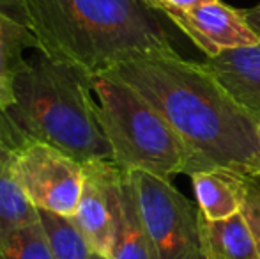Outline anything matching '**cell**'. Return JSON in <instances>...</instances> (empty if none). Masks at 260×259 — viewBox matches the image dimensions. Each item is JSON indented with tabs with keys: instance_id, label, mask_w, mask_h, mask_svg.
Segmentation results:
<instances>
[{
	"instance_id": "obj_1",
	"label": "cell",
	"mask_w": 260,
	"mask_h": 259,
	"mask_svg": "<svg viewBox=\"0 0 260 259\" xmlns=\"http://www.w3.org/2000/svg\"><path fill=\"white\" fill-rule=\"evenodd\" d=\"M106 76L137 91L177 131L191 153L188 176L216 167L258 172L257 121L204 63L157 53L126 61Z\"/></svg>"
},
{
	"instance_id": "obj_2",
	"label": "cell",
	"mask_w": 260,
	"mask_h": 259,
	"mask_svg": "<svg viewBox=\"0 0 260 259\" xmlns=\"http://www.w3.org/2000/svg\"><path fill=\"white\" fill-rule=\"evenodd\" d=\"M38 52L92 82L144 55L174 53L159 13L147 0H11Z\"/></svg>"
},
{
	"instance_id": "obj_3",
	"label": "cell",
	"mask_w": 260,
	"mask_h": 259,
	"mask_svg": "<svg viewBox=\"0 0 260 259\" xmlns=\"http://www.w3.org/2000/svg\"><path fill=\"white\" fill-rule=\"evenodd\" d=\"M92 93L90 80L39 53L18 73L14 103L6 114L25 135L60 149L76 162L112 160Z\"/></svg>"
},
{
	"instance_id": "obj_4",
	"label": "cell",
	"mask_w": 260,
	"mask_h": 259,
	"mask_svg": "<svg viewBox=\"0 0 260 259\" xmlns=\"http://www.w3.org/2000/svg\"><path fill=\"white\" fill-rule=\"evenodd\" d=\"M92 91L112 162L119 169L140 170L165 181L188 174L191 153L144 96L106 75L92 80Z\"/></svg>"
},
{
	"instance_id": "obj_5",
	"label": "cell",
	"mask_w": 260,
	"mask_h": 259,
	"mask_svg": "<svg viewBox=\"0 0 260 259\" xmlns=\"http://www.w3.org/2000/svg\"><path fill=\"white\" fill-rule=\"evenodd\" d=\"M7 165L39 211L75 217L85 181L83 163L53 146L21 133L9 149Z\"/></svg>"
},
{
	"instance_id": "obj_6",
	"label": "cell",
	"mask_w": 260,
	"mask_h": 259,
	"mask_svg": "<svg viewBox=\"0 0 260 259\" xmlns=\"http://www.w3.org/2000/svg\"><path fill=\"white\" fill-rule=\"evenodd\" d=\"M129 174L156 257L206 259L200 242L199 208L186 199L172 181L140 170Z\"/></svg>"
},
{
	"instance_id": "obj_7",
	"label": "cell",
	"mask_w": 260,
	"mask_h": 259,
	"mask_svg": "<svg viewBox=\"0 0 260 259\" xmlns=\"http://www.w3.org/2000/svg\"><path fill=\"white\" fill-rule=\"evenodd\" d=\"M179 31H182L206 57H216L225 50L260 43L243 11L221 0H204L191 7H157Z\"/></svg>"
},
{
	"instance_id": "obj_8",
	"label": "cell",
	"mask_w": 260,
	"mask_h": 259,
	"mask_svg": "<svg viewBox=\"0 0 260 259\" xmlns=\"http://www.w3.org/2000/svg\"><path fill=\"white\" fill-rule=\"evenodd\" d=\"M85 181L73 220L85 235L94 254L110 259L113 247V183L119 167L112 160L83 163Z\"/></svg>"
},
{
	"instance_id": "obj_9",
	"label": "cell",
	"mask_w": 260,
	"mask_h": 259,
	"mask_svg": "<svg viewBox=\"0 0 260 259\" xmlns=\"http://www.w3.org/2000/svg\"><path fill=\"white\" fill-rule=\"evenodd\" d=\"M110 259H157L131 174L122 169H119L113 183V247Z\"/></svg>"
},
{
	"instance_id": "obj_10",
	"label": "cell",
	"mask_w": 260,
	"mask_h": 259,
	"mask_svg": "<svg viewBox=\"0 0 260 259\" xmlns=\"http://www.w3.org/2000/svg\"><path fill=\"white\" fill-rule=\"evenodd\" d=\"M204 66L243 110L260 121V43L207 57Z\"/></svg>"
},
{
	"instance_id": "obj_11",
	"label": "cell",
	"mask_w": 260,
	"mask_h": 259,
	"mask_svg": "<svg viewBox=\"0 0 260 259\" xmlns=\"http://www.w3.org/2000/svg\"><path fill=\"white\" fill-rule=\"evenodd\" d=\"M189 178L199 210L207 220H223L241 213L246 174L225 167H216L195 172Z\"/></svg>"
},
{
	"instance_id": "obj_12",
	"label": "cell",
	"mask_w": 260,
	"mask_h": 259,
	"mask_svg": "<svg viewBox=\"0 0 260 259\" xmlns=\"http://www.w3.org/2000/svg\"><path fill=\"white\" fill-rule=\"evenodd\" d=\"M0 2V110L7 112L14 103V82L27 63L23 52L27 48H38L36 39L20 14L4 11Z\"/></svg>"
},
{
	"instance_id": "obj_13",
	"label": "cell",
	"mask_w": 260,
	"mask_h": 259,
	"mask_svg": "<svg viewBox=\"0 0 260 259\" xmlns=\"http://www.w3.org/2000/svg\"><path fill=\"white\" fill-rule=\"evenodd\" d=\"M200 242L206 259H260L257 243L241 213L223 220L199 217Z\"/></svg>"
},
{
	"instance_id": "obj_14",
	"label": "cell",
	"mask_w": 260,
	"mask_h": 259,
	"mask_svg": "<svg viewBox=\"0 0 260 259\" xmlns=\"http://www.w3.org/2000/svg\"><path fill=\"white\" fill-rule=\"evenodd\" d=\"M9 148L0 146V240L13 231L38 224L39 210L28 200L7 165Z\"/></svg>"
},
{
	"instance_id": "obj_15",
	"label": "cell",
	"mask_w": 260,
	"mask_h": 259,
	"mask_svg": "<svg viewBox=\"0 0 260 259\" xmlns=\"http://www.w3.org/2000/svg\"><path fill=\"white\" fill-rule=\"evenodd\" d=\"M39 224L53 259H94L96 256L73 217L39 211Z\"/></svg>"
},
{
	"instance_id": "obj_16",
	"label": "cell",
	"mask_w": 260,
	"mask_h": 259,
	"mask_svg": "<svg viewBox=\"0 0 260 259\" xmlns=\"http://www.w3.org/2000/svg\"><path fill=\"white\" fill-rule=\"evenodd\" d=\"M0 259H53L41 224L16 229L0 240Z\"/></svg>"
},
{
	"instance_id": "obj_17",
	"label": "cell",
	"mask_w": 260,
	"mask_h": 259,
	"mask_svg": "<svg viewBox=\"0 0 260 259\" xmlns=\"http://www.w3.org/2000/svg\"><path fill=\"white\" fill-rule=\"evenodd\" d=\"M241 215L253 235L260 254V172L246 174L244 178V200Z\"/></svg>"
},
{
	"instance_id": "obj_18",
	"label": "cell",
	"mask_w": 260,
	"mask_h": 259,
	"mask_svg": "<svg viewBox=\"0 0 260 259\" xmlns=\"http://www.w3.org/2000/svg\"><path fill=\"white\" fill-rule=\"evenodd\" d=\"M241 11H243V16L246 18L250 27L257 32V36L260 38V4L253 7H248V9H241Z\"/></svg>"
},
{
	"instance_id": "obj_19",
	"label": "cell",
	"mask_w": 260,
	"mask_h": 259,
	"mask_svg": "<svg viewBox=\"0 0 260 259\" xmlns=\"http://www.w3.org/2000/svg\"><path fill=\"white\" fill-rule=\"evenodd\" d=\"M154 9L157 7H163V6H168V7H191L195 4H200L204 0H147Z\"/></svg>"
},
{
	"instance_id": "obj_20",
	"label": "cell",
	"mask_w": 260,
	"mask_h": 259,
	"mask_svg": "<svg viewBox=\"0 0 260 259\" xmlns=\"http://www.w3.org/2000/svg\"><path fill=\"white\" fill-rule=\"evenodd\" d=\"M257 137H258V172H260V121H257Z\"/></svg>"
},
{
	"instance_id": "obj_21",
	"label": "cell",
	"mask_w": 260,
	"mask_h": 259,
	"mask_svg": "<svg viewBox=\"0 0 260 259\" xmlns=\"http://www.w3.org/2000/svg\"><path fill=\"white\" fill-rule=\"evenodd\" d=\"M94 259H105V257H101V256H98V254H96V256H94Z\"/></svg>"
}]
</instances>
